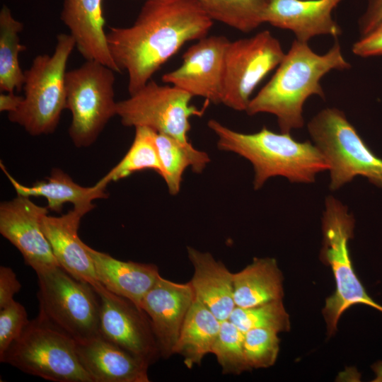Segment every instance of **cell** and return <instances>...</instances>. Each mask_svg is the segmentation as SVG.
<instances>
[{"label": "cell", "mask_w": 382, "mask_h": 382, "mask_svg": "<svg viewBox=\"0 0 382 382\" xmlns=\"http://www.w3.org/2000/svg\"><path fill=\"white\" fill-rule=\"evenodd\" d=\"M192 98L173 85H159L151 79L127 99L117 103V115L126 127H147L190 144V119L202 116L207 107L190 104Z\"/></svg>", "instance_id": "obj_10"}, {"label": "cell", "mask_w": 382, "mask_h": 382, "mask_svg": "<svg viewBox=\"0 0 382 382\" xmlns=\"http://www.w3.org/2000/svg\"><path fill=\"white\" fill-rule=\"evenodd\" d=\"M195 299L190 282L176 283L161 275L141 300L140 307L150 318L161 357L169 358Z\"/></svg>", "instance_id": "obj_15"}, {"label": "cell", "mask_w": 382, "mask_h": 382, "mask_svg": "<svg viewBox=\"0 0 382 382\" xmlns=\"http://www.w3.org/2000/svg\"><path fill=\"white\" fill-rule=\"evenodd\" d=\"M100 298V333L149 366L161 357L149 317L131 300L108 290L102 284L93 287Z\"/></svg>", "instance_id": "obj_12"}, {"label": "cell", "mask_w": 382, "mask_h": 382, "mask_svg": "<svg viewBox=\"0 0 382 382\" xmlns=\"http://www.w3.org/2000/svg\"><path fill=\"white\" fill-rule=\"evenodd\" d=\"M206 13L243 33L264 23L265 11L270 0H197Z\"/></svg>", "instance_id": "obj_28"}, {"label": "cell", "mask_w": 382, "mask_h": 382, "mask_svg": "<svg viewBox=\"0 0 382 382\" xmlns=\"http://www.w3.org/2000/svg\"><path fill=\"white\" fill-rule=\"evenodd\" d=\"M342 0H270L263 21L274 27L291 30L299 41L342 34L332 12Z\"/></svg>", "instance_id": "obj_17"}, {"label": "cell", "mask_w": 382, "mask_h": 382, "mask_svg": "<svg viewBox=\"0 0 382 382\" xmlns=\"http://www.w3.org/2000/svg\"><path fill=\"white\" fill-rule=\"evenodd\" d=\"M228 320L243 332L253 328H268L280 332L290 328L289 316L282 300L251 308L235 307Z\"/></svg>", "instance_id": "obj_29"}, {"label": "cell", "mask_w": 382, "mask_h": 382, "mask_svg": "<svg viewBox=\"0 0 382 382\" xmlns=\"http://www.w3.org/2000/svg\"><path fill=\"white\" fill-rule=\"evenodd\" d=\"M372 369L376 374V378L373 381L382 382V361L376 362L372 366Z\"/></svg>", "instance_id": "obj_37"}, {"label": "cell", "mask_w": 382, "mask_h": 382, "mask_svg": "<svg viewBox=\"0 0 382 382\" xmlns=\"http://www.w3.org/2000/svg\"><path fill=\"white\" fill-rule=\"evenodd\" d=\"M284 55L279 41L269 30L229 41L225 53L221 103L245 111L255 88L279 66Z\"/></svg>", "instance_id": "obj_11"}, {"label": "cell", "mask_w": 382, "mask_h": 382, "mask_svg": "<svg viewBox=\"0 0 382 382\" xmlns=\"http://www.w3.org/2000/svg\"><path fill=\"white\" fill-rule=\"evenodd\" d=\"M92 209L74 207L59 216L47 214L42 220V228L59 266L77 279L95 287L100 282L86 243L78 235L82 217Z\"/></svg>", "instance_id": "obj_16"}, {"label": "cell", "mask_w": 382, "mask_h": 382, "mask_svg": "<svg viewBox=\"0 0 382 382\" xmlns=\"http://www.w3.org/2000/svg\"><path fill=\"white\" fill-rule=\"evenodd\" d=\"M23 98L14 93L1 92L0 111L8 113L15 111L21 103Z\"/></svg>", "instance_id": "obj_36"}, {"label": "cell", "mask_w": 382, "mask_h": 382, "mask_svg": "<svg viewBox=\"0 0 382 382\" xmlns=\"http://www.w3.org/2000/svg\"><path fill=\"white\" fill-rule=\"evenodd\" d=\"M29 321L25 308L16 301L0 309V358L21 336Z\"/></svg>", "instance_id": "obj_32"}, {"label": "cell", "mask_w": 382, "mask_h": 382, "mask_svg": "<svg viewBox=\"0 0 382 382\" xmlns=\"http://www.w3.org/2000/svg\"><path fill=\"white\" fill-rule=\"evenodd\" d=\"M187 255L194 268L190 282L195 297L220 320H228L236 307L233 299V273L209 253L187 247Z\"/></svg>", "instance_id": "obj_20"}, {"label": "cell", "mask_w": 382, "mask_h": 382, "mask_svg": "<svg viewBox=\"0 0 382 382\" xmlns=\"http://www.w3.org/2000/svg\"><path fill=\"white\" fill-rule=\"evenodd\" d=\"M207 125L217 137L218 149L235 153L253 165L255 190L272 177H284L291 183H311L317 174L328 170L324 156L314 144L299 141L290 133H277L264 126L257 132L245 134L214 119Z\"/></svg>", "instance_id": "obj_3"}, {"label": "cell", "mask_w": 382, "mask_h": 382, "mask_svg": "<svg viewBox=\"0 0 382 382\" xmlns=\"http://www.w3.org/2000/svg\"><path fill=\"white\" fill-rule=\"evenodd\" d=\"M229 40L224 36H205L183 54L181 65L161 79L209 103H221L225 53Z\"/></svg>", "instance_id": "obj_13"}, {"label": "cell", "mask_w": 382, "mask_h": 382, "mask_svg": "<svg viewBox=\"0 0 382 382\" xmlns=\"http://www.w3.org/2000/svg\"><path fill=\"white\" fill-rule=\"evenodd\" d=\"M23 24L15 19L11 10L4 6L0 11V91H21L24 83V71L21 68L19 54L26 50L21 43Z\"/></svg>", "instance_id": "obj_26"}, {"label": "cell", "mask_w": 382, "mask_h": 382, "mask_svg": "<svg viewBox=\"0 0 382 382\" xmlns=\"http://www.w3.org/2000/svg\"><path fill=\"white\" fill-rule=\"evenodd\" d=\"M156 134L157 132L149 127H135L134 140L126 154L96 184L106 187L110 182L145 170H153L161 177L163 168L156 146Z\"/></svg>", "instance_id": "obj_27"}, {"label": "cell", "mask_w": 382, "mask_h": 382, "mask_svg": "<svg viewBox=\"0 0 382 382\" xmlns=\"http://www.w3.org/2000/svg\"><path fill=\"white\" fill-rule=\"evenodd\" d=\"M156 146L163 168L161 178L172 195L180 190L183 175L189 166L196 173H201L210 162L209 155L163 133H158Z\"/></svg>", "instance_id": "obj_25"}, {"label": "cell", "mask_w": 382, "mask_h": 382, "mask_svg": "<svg viewBox=\"0 0 382 382\" xmlns=\"http://www.w3.org/2000/svg\"><path fill=\"white\" fill-rule=\"evenodd\" d=\"M79 359L93 382H149V365L103 337L76 343Z\"/></svg>", "instance_id": "obj_18"}, {"label": "cell", "mask_w": 382, "mask_h": 382, "mask_svg": "<svg viewBox=\"0 0 382 382\" xmlns=\"http://www.w3.org/2000/svg\"><path fill=\"white\" fill-rule=\"evenodd\" d=\"M115 71L95 60H86L66 71V109L71 113L69 137L78 148L88 147L115 115Z\"/></svg>", "instance_id": "obj_9"}, {"label": "cell", "mask_w": 382, "mask_h": 382, "mask_svg": "<svg viewBox=\"0 0 382 382\" xmlns=\"http://www.w3.org/2000/svg\"><path fill=\"white\" fill-rule=\"evenodd\" d=\"M86 248L92 259L98 282L110 291L140 307L141 300L160 275L158 267L120 260L86 244Z\"/></svg>", "instance_id": "obj_21"}, {"label": "cell", "mask_w": 382, "mask_h": 382, "mask_svg": "<svg viewBox=\"0 0 382 382\" xmlns=\"http://www.w3.org/2000/svg\"><path fill=\"white\" fill-rule=\"evenodd\" d=\"M283 296V277L274 258L255 257L242 270L233 273L236 307L251 308L282 300Z\"/></svg>", "instance_id": "obj_23"}, {"label": "cell", "mask_w": 382, "mask_h": 382, "mask_svg": "<svg viewBox=\"0 0 382 382\" xmlns=\"http://www.w3.org/2000/svg\"><path fill=\"white\" fill-rule=\"evenodd\" d=\"M48 208L18 195L0 204V233L22 254L35 273L59 266L42 228Z\"/></svg>", "instance_id": "obj_14"}, {"label": "cell", "mask_w": 382, "mask_h": 382, "mask_svg": "<svg viewBox=\"0 0 382 382\" xmlns=\"http://www.w3.org/2000/svg\"><path fill=\"white\" fill-rule=\"evenodd\" d=\"M0 361L54 382H93L79 359L76 342L39 316L29 321Z\"/></svg>", "instance_id": "obj_8"}, {"label": "cell", "mask_w": 382, "mask_h": 382, "mask_svg": "<svg viewBox=\"0 0 382 382\" xmlns=\"http://www.w3.org/2000/svg\"><path fill=\"white\" fill-rule=\"evenodd\" d=\"M352 52L359 57L382 55V23L354 43Z\"/></svg>", "instance_id": "obj_33"}, {"label": "cell", "mask_w": 382, "mask_h": 382, "mask_svg": "<svg viewBox=\"0 0 382 382\" xmlns=\"http://www.w3.org/2000/svg\"><path fill=\"white\" fill-rule=\"evenodd\" d=\"M1 168L11 183L17 195L42 197L47 201L49 210L60 212L63 205L71 203L74 207H88L94 209L93 201L108 197L105 187L95 184L91 187H83L60 168H54L46 180L37 181L31 186L24 185L17 181L1 162Z\"/></svg>", "instance_id": "obj_22"}, {"label": "cell", "mask_w": 382, "mask_h": 382, "mask_svg": "<svg viewBox=\"0 0 382 382\" xmlns=\"http://www.w3.org/2000/svg\"><path fill=\"white\" fill-rule=\"evenodd\" d=\"M40 318L76 343L98 337L100 301L93 287L60 266L36 272Z\"/></svg>", "instance_id": "obj_7"}, {"label": "cell", "mask_w": 382, "mask_h": 382, "mask_svg": "<svg viewBox=\"0 0 382 382\" xmlns=\"http://www.w3.org/2000/svg\"><path fill=\"white\" fill-rule=\"evenodd\" d=\"M354 217L347 207L328 196L322 216L320 257L330 267L335 282V290L323 309L329 336L336 331L342 314L355 304H364L382 313V306L369 296L353 268L349 242L354 236Z\"/></svg>", "instance_id": "obj_5"}, {"label": "cell", "mask_w": 382, "mask_h": 382, "mask_svg": "<svg viewBox=\"0 0 382 382\" xmlns=\"http://www.w3.org/2000/svg\"><path fill=\"white\" fill-rule=\"evenodd\" d=\"M243 342L244 332L228 319L221 322L212 353L224 374L238 375L250 370L245 360Z\"/></svg>", "instance_id": "obj_30"}, {"label": "cell", "mask_w": 382, "mask_h": 382, "mask_svg": "<svg viewBox=\"0 0 382 382\" xmlns=\"http://www.w3.org/2000/svg\"><path fill=\"white\" fill-rule=\"evenodd\" d=\"M278 333L268 328H253L244 332V354L250 369L274 365L279 350Z\"/></svg>", "instance_id": "obj_31"}, {"label": "cell", "mask_w": 382, "mask_h": 382, "mask_svg": "<svg viewBox=\"0 0 382 382\" xmlns=\"http://www.w3.org/2000/svg\"><path fill=\"white\" fill-rule=\"evenodd\" d=\"M75 47L70 34H59L53 53L37 55L24 71L23 100L8 118L29 134H49L57 129L66 109V64Z\"/></svg>", "instance_id": "obj_4"}, {"label": "cell", "mask_w": 382, "mask_h": 382, "mask_svg": "<svg viewBox=\"0 0 382 382\" xmlns=\"http://www.w3.org/2000/svg\"><path fill=\"white\" fill-rule=\"evenodd\" d=\"M308 130L328 164L330 190L335 191L357 176L382 188V159L366 144L342 111L335 108L320 110L308 122Z\"/></svg>", "instance_id": "obj_6"}, {"label": "cell", "mask_w": 382, "mask_h": 382, "mask_svg": "<svg viewBox=\"0 0 382 382\" xmlns=\"http://www.w3.org/2000/svg\"><path fill=\"white\" fill-rule=\"evenodd\" d=\"M61 19L86 60H95L120 73L110 54L102 0H64Z\"/></svg>", "instance_id": "obj_19"}, {"label": "cell", "mask_w": 382, "mask_h": 382, "mask_svg": "<svg viewBox=\"0 0 382 382\" xmlns=\"http://www.w3.org/2000/svg\"><path fill=\"white\" fill-rule=\"evenodd\" d=\"M213 21L197 0H146L134 23L106 33L110 54L135 93L186 42L208 35Z\"/></svg>", "instance_id": "obj_1"}, {"label": "cell", "mask_w": 382, "mask_h": 382, "mask_svg": "<svg viewBox=\"0 0 382 382\" xmlns=\"http://www.w3.org/2000/svg\"><path fill=\"white\" fill-rule=\"evenodd\" d=\"M21 289V284L13 270L8 267L1 266L0 309L7 306L15 301L13 296Z\"/></svg>", "instance_id": "obj_34"}, {"label": "cell", "mask_w": 382, "mask_h": 382, "mask_svg": "<svg viewBox=\"0 0 382 382\" xmlns=\"http://www.w3.org/2000/svg\"><path fill=\"white\" fill-rule=\"evenodd\" d=\"M382 23V0H368L364 13L359 20V32L364 36Z\"/></svg>", "instance_id": "obj_35"}, {"label": "cell", "mask_w": 382, "mask_h": 382, "mask_svg": "<svg viewBox=\"0 0 382 382\" xmlns=\"http://www.w3.org/2000/svg\"><path fill=\"white\" fill-rule=\"evenodd\" d=\"M351 64L335 42L325 54L316 53L308 45L294 40L270 80L251 98L249 115L270 113L277 117L280 132L290 133L303 126V107L312 96L325 98L321 79L332 70H345Z\"/></svg>", "instance_id": "obj_2"}, {"label": "cell", "mask_w": 382, "mask_h": 382, "mask_svg": "<svg viewBox=\"0 0 382 382\" xmlns=\"http://www.w3.org/2000/svg\"><path fill=\"white\" fill-rule=\"evenodd\" d=\"M221 322L195 297L174 349V354L183 357V362L188 369L199 365L204 356L212 353Z\"/></svg>", "instance_id": "obj_24"}]
</instances>
